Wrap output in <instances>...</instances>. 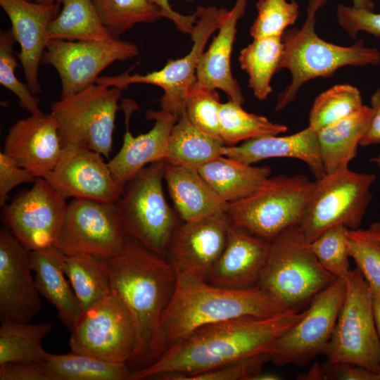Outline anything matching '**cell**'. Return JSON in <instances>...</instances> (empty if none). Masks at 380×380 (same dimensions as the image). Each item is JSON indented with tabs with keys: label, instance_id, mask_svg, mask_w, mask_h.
<instances>
[{
	"label": "cell",
	"instance_id": "obj_16",
	"mask_svg": "<svg viewBox=\"0 0 380 380\" xmlns=\"http://www.w3.org/2000/svg\"><path fill=\"white\" fill-rule=\"evenodd\" d=\"M43 177L17 195L1 210L6 228L29 251L54 245L68 203Z\"/></svg>",
	"mask_w": 380,
	"mask_h": 380
},
{
	"label": "cell",
	"instance_id": "obj_51",
	"mask_svg": "<svg viewBox=\"0 0 380 380\" xmlns=\"http://www.w3.org/2000/svg\"><path fill=\"white\" fill-rule=\"evenodd\" d=\"M372 308L375 325L380 339V291L372 292Z\"/></svg>",
	"mask_w": 380,
	"mask_h": 380
},
{
	"label": "cell",
	"instance_id": "obj_55",
	"mask_svg": "<svg viewBox=\"0 0 380 380\" xmlns=\"http://www.w3.org/2000/svg\"><path fill=\"white\" fill-rule=\"evenodd\" d=\"M370 162L375 164L379 167H380V154H379V155H377V156H376L374 157H372L370 159Z\"/></svg>",
	"mask_w": 380,
	"mask_h": 380
},
{
	"label": "cell",
	"instance_id": "obj_4",
	"mask_svg": "<svg viewBox=\"0 0 380 380\" xmlns=\"http://www.w3.org/2000/svg\"><path fill=\"white\" fill-rule=\"evenodd\" d=\"M328 0H309L305 20L300 28L286 30L279 70L287 69L291 82L278 94L275 110L285 108L307 82L331 76L344 66L379 65L380 51L359 41L349 46L322 39L315 31L316 15Z\"/></svg>",
	"mask_w": 380,
	"mask_h": 380
},
{
	"label": "cell",
	"instance_id": "obj_25",
	"mask_svg": "<svg viewBox=\"0 0 380 380\" xmlns=\"http://www.w3.org/2000/svg\"><path fill=\"white\" fill-rule=\"evenodd\" d=\"M224 156L249 165L272 158H295L308 165L316 180L326 175L317 132L310 126L287 136L268 135L245 141L239 146H225Z\"/></svg>",
	"mask_w": 380,
	"mask_h": 380
},
{
	"label": "cell",
	"instance_id": "obj_2",
	"mask_svg": "<svg viewBox=\"0 0 380 380\" xmlns=\"http://www.w3.org/2000/svg\"><path fill=\"white\" fill-rule=\"evenodd\" d=\"M287 310L258 286L227 289L177 275L174 294L163 312L138 369L156 360L195 330L229 319L268 317Z\"/></svg>",
	"mask_w": 380,
	"mask_h": 380
},
{
	"label": "cell",
	"instance_id": "obj_19",
	"mask_svg": "<svg viewBox=\"0 0 380 380\" xmlns=\"http://www.w3.org/2000/svg\"><path fill=\"white\" fill-rule=\"evenodd\" d=\"M30 251L7 228L0 230V318L31 322L42 308Z\"/></svg>",
	"mask_w": 380,
	"mask_h": 380
},
{
	"label": "cell",
	"instance_id": "obj_30",
	"mask_svg": "<svg viewBox=\"0 0 380 380\" xmlns=\"http://www.w3.org/2000/svg\"><path fill=\"white\" fill-rule=\"evenodd\" d=\"M225 146L222 140L196 128L185 112L172 127L164 160L167 164L198 170L213 159L224 156Z\"/></svg>",
	"mask_w": 380,
	"mask_h": 380
},
{
	"label": "cell",
	"instance_id": "obj_44",
	"mask_svg": "<svg viewBox=\"0 0 380 380\" xmlns=\"http://www.w3.org/2000/svg\"><path fill=\"white\" fill-rule=\"evenodd\" d=\"M270 360L269 354L241 359L221 367L184 377L182 380H251Z\"/></svg>",
	"mask_w": 380,
	"mask_h": 380
},
{
	"label": "cell",
	"instance_id": "obj_27",
	"mask_svg": "<svg viewBox=\"0 0 380 380\" xmlns=\"http://www.w3.org/2000/svg\"><path fill=\"white\" fill-rule=\"evenodd\" d=\"M164 179L177 213L192 221L226 212L222 199L195 169L165 163Z\"/></svg>",
	"mask_w": 380,
	"mask_h": 380
},
{
	"label": "cell",
	"instance_id": "obj_28",
	"mask_svg": "<svg viewBox=\"0 0 380 380\" xmlns=\"http://www.w3.org/2000/svg\"><path fill=\"white\" fill-rule=\"evenodd\" d=\"M370 106L363 105L353 114L317 131L326 174L348 168L372 117Z\"/></svg>",
	"mask_w": 380,
	"mask_h": 380
},
{
	"label": "cell",
	"instance_id": "obj_45",
	"mask_svg": "<svg viewBox=\"0 0 380 380\" xmlns=\"http://www.w3.org/2000/svg\"><path fill=\"white\" fill-rule=\"evenodd\" d=\"M336 18L339 25L351 39H355L360 32L380 37V13L338 4Z\"/></svg>",
	"mask_w": 380,
	"mask_h": 380
},
{
	"label": "cell",
	"instance_id": "obj_32",
	"mask_svg": "<svg viewBox=\"0 0 380 380\" xmlns=\"http://www.w3.org/2000/svg\"><path fill=\"white\" fill-rule=\"evenodd\" d=\"M52 328L49 322L1 321L0 366L8 363L44 362L48 353L44 350L42 342Z\"/></svg>",
	"mask_w": 380,
	"mask_h": 380
},
{
	"label": "cell",
	"instance_id": "obj_49",
	"mask_svg": "<svg viewBox=\"0 0 380 380\" xmlns=\"http://www.w3.org/2000/svg\"><path fill=\"white\" fill-rule=\"evenodd\" d=\"M370 104L372 113L369 127L360 142L362 147L380 144V88L371 96Z\"/></svg>",
	"mask_w": 380,
	"mask_h": 380
},
{
	"label": "cell",
	"instance_id": "obj_46",
	"mask_svg": "<svg viewBox=\"0 0 380 380\" xmlns=\"http://www.w3.org/2000/svg\"><path fill=\"white\" fill-rule=\"evenodd\" d=\"M37 177L21 167L2 151L0 152V205L6 202L10 191L17 186L27 182L34 183Z\"/></svg>",
	"mask_w": 380,
	"mask_h": 380
},
{
	"label": "cell",
	"instance_id": "obj_24",
	"mask_svg": "<svg viewBox=\"0 0 380 380\" xmlns=\"http://www.w3.org/2000/svg\"><path fill=\"white\" fill-rule=\"evenodd\" d=\"M248 0H236L218 28L206 51L200 57L196 68L194 87L207 90L219 89L232 100L242 105L244 98L234 78L231 69V55L236 34V26L243 15Z\"/></svg>",
	"mask_w": 380,
	"mask_h": 380
},
{
	"label": "cell",
	"instance_id": "obj_6",
	"mask_svg": "<svg viewBox=\"0 0 380 380\" xmlns=\"http://www.w3.org/2000/svg\"><path fill=\"white\" fill-rule=\"evenodd\" d=\"M315 186L300 174L269 177L248 196L229 203L226 214L231 224L272 241L299 224Z\"/></svg>",
	"mask_w": 380,
	"mask_h": 380
},
{
	"label": "cell",
	"instance_id": "obj_23",
	"mask_svg": "<svg viewBox=\"0 0 380 380\" xmlns=\"http://www.w3.org/2000/svg\"><path fill=\"white\" fill-rule=\"evenodd\" d=\"M146 118L154 120L152 129L133 137L127 123L121 148L108 162L114 180L122 189L146 165L165 159L171 131L179 119L163 109L148 110Z\"/></svg>",
	"mask_w": 380,
	"mask_h": 380
},
{
	"label": "cell",
	"instance_id": "obj_21",
	"mask_svg": "<svg viewBox=\"0 0 380 380\" xmlns=\"http://www.w3.org/2000/svg\"><path fill=\"white\" fill-rule=\"evenodd\" d=\"M63 151L53 115H30L8 129L3 152L36 177H44L56 165Z\"/></svg>",
	"mask_w": 380,
	"mask_h": 380
},
{
	"label": "cell",
	"instance_id": "obj_8",
	"mask_svg": "<svg viewBox=\"0 0 380 380\" xmlns=\"http://www.w3.org/2000/svg\"><path fill=\"white\" fill-rule=\"evenodd\" d=\"M124 89L95 83L52 103L51 113L56 118L63 147L84 148L108 158Z\"/></svg>",
	"mask_w": 380,
	"mask_h": 380
},
{
	"label": "cell",
	"instance_id": "obj_35",
	"mask_svg": "<svg viewBox=\"0 0 380 380\" xmlns=\"http://www.w3.org/2000/svg\"><path fill=\"white\" fill-rule=\"evenodd\" d=\"M283 51L282 37L255 38L241 50V67L248 75V86L259 100L272 92L271 79L277 70Z\"/></svg>",
	"mask_w": 380,
	"mask_h": 380
},
{
	"label": "cell",
	"instance_id": "obj_10",
	"mask_svg": "<svg viewBox=\"0 0 380 380\" xmlns=\"http://www.w3.org/2000/svg\"><path fill=\"white\" fill-rule=\"evenodd\" d=\"M345 281V298L325 355L329 362H348L379 374L380 339L372 291L357 267Z\"/></svg>",
	"mask_w": 380,
	"mask_h": 380
},
{
	"label": "cell",
	"instance_id": "obj_39",
	"mask_svg": "<svg viewBox=\"0 0 380 380\" xmlns=\"http://www.w3.org/2000/svg\"><path fill=\"white\" fill-rule=\"evenodd\" d=\"M348 249L372 292L380 291V222L348 230Z\"/></svg>",
	"mask_w": 380,
	"mask_h": 380
},
{
	"label": "cell",
	"instance_id": "obj_15",
	"mask_svg": "<svg viewBox=\"0 0 380 380\" xmlns=\"http://www.w3.org/2000/svg\"><path fill=\"white\" fill-rule=\"evenodd\" d=\"M139 54V48L131 42L68 41L50 39L42 63L57 71L61 82V96L65 98L96 83L99 74L118 61H125Z\"/></svg>",
	"mask_w": 380,
	"mask_h": 380
},
{
	"label": "cell",
	"instance_id": "obj_5",
	"mask_svg": "<svg viewBox=\"0 0 380 380\" xmlns=\"http://www.w3.org/2000/svg\"><path fill=\"white\" fill-rule=\"evenodd\" d=\"M336 279L320 265L295 225L271 241L257 286L287 309L297 310Z\"/></svg>",
	"mask_w": 380,
	"mask_h": 380
},
{
	"label": "cell",
	"instance_id": "obj_31",
	"mask_svg": "<svg viewBox=\"0 0 380 380\" xmlns=\"http://www.w3.org/2000/svg\"><path fill=\"white\" fill-rule=\"evenodd\" d=\"M62 8L50 23L49 39L110 41L113 39L103 25L91 0H61Z\"/></svg>",
	"mask_w": 380,
	"mask_h": 380
},
{
	"label": "cell",
	"instance_id": "obj_47",
	"mask_svg": "<svg viewBox=\"0 0 380 380\" xmlns=\"http://www.w3.org/2000/svg\"><path fill=\"white\" fill-rule=\"evenodd\" d=\"M322 366L323 380H380V374L348 362L327 361Z\"/></svg>",
	"mask_w": 380,
	"mask_h": 380
},
{
	"label": "cell",
	"instance_id": "obj_22",
	"mask_svg": "<svg viewBox=\"0 0 380 380\" xmlns=\"http://www.w3.org/2000/svg\"><path fill=\"white\" fill-rule=\"evenodd\" d=\"M270 248L271 241L231 224L225 247L208 281L235 289L257 286Z\"/></svg>",
	"mask_w": 380,
	"mask_h": 380
},
{
	"label": "cell",
	"instance_id": "obj_48",
	"mask_svg": "<svg viewBox=\"0 0 380 380\" xmlns=\"http://www.w3.org/2000/svg\"><path fill=\"white\" fill-rule=\"evenodd\" d=\"M0 380H49L43 363H8L0 366Z\"/></svg>",
	"mask_w": 380,
	"mask_h": 380
},
{
	"label": "cell",
	"instance_id": "obj_3",
	"mask_svg": "<svg viewBox=\"0 0 380 380\" xmlns=\"http://www.w3.org/2000/svg\"><path fill=\"white\" fill-rule=\"evenodd\" d=\"M112 293L129 310L137 344L128 366L139 368L175 290L177 275L165 256L126 235L122 251L104 259Z\"/></svg>",
	"mask_w": 380,
	"mask_h": 380
},
{
	"label": "cell",
	"instance_id": "obj_50",
	"mask_svg": "<svg viewBox=\"0 0 380 380\" xmlns=\"http://www.w3.org/2000/svg\"><path fill=\"white\" fill-rule=\"evenodd\" d=\"M148 1L159 7L164 13L165 18L172 20L180 31L189 33L191 35L196 21V15L195 13L189 15H182L172 8L169 4V0Z\"/></svg>",
	"mask_w": 380,
	"mask_h": 380
},
{
	"label": "cell",
	"instance_id": "obj_37",
	"mask_svg": "<svg viewBox=\"0 0 380 380\" xmlns=\"http://www.w3.org/2000/svg\"><path fill=\"white\" fill-rule=\"evenodd\" d=\"M103 25L114 39L138 23L165 18L163 11L148 0H91Z\"/></svg>",
	"mask_w": 380,
	"mask_h": 380
},
{
	"label": "cell",
	"instance_id": "obj_1",
	"mask_svg": "<svg viewBox=\"0 0 380 380\" xmlns=\"http://www.w3.org/2000/svg\"><path fill=\"white\" fill-rule=\"evenodd\" d=\"M305 312L290 309L268 317H241L202 327L151 364L132 371L129 379L182 380L241 359L270 355L277 340Z\"/></svg>",
	"mask_w": 380,
	"mask_h": 380
},
{
	"label": "cell",
	"instance_id": "obj_56",
	"mask_svg": "<svg viewBox=\"0 0 380 380\" xmlns=\"http://www.w3.org/2000/svg\"><path fill=\"white\" fill-rule=\"evenodd\" d=\"M60 1H61V0H56V1H57L58 3H59V4H60Z\"/></svg>",
	"mask_w": 380,
	"mask_h": 380
},
{
	"label": "cell",
	"instance_id": "obj_54",
	"mask_svg": "<svg viewBox=\"0 0 380 380\" xmlns=\"http://www.w3.org/2000/svg\"><path fill=\"white\" fill-rule=\"evenodd\" d=\"M27 1L39 3V4H54L57 2L56 0H27Z\"/></svg>",
	"mask_w": 380,
	"mask_h": 380
},
{
	"label": "cell",
	"instance_id": "obj_20",
	"mask_svg": "<svg viewBox=\"0 0 380 380\" xmlns=\"http://www.w3.org/2000/svg\"><path fill=\"white\" fill-rule=\"evenodd\" d=\"M11 23L13 38L20 45L15 55L23 66L27 84L34 95L41 92L39 64L49 42L50 23L61 11V4H44L27 0H0Z\"/></svg>",
	"mask_w": 380,
	"mask_h": 380
},
{
	"label": "cell",
	"instance_id": "obj_53",
	"mask_svg": "<svg viewBox=\"0 0 380 380\" xmlns=\"http://www.w3.org/2000/svg\"><path fill=\"white\" fill-rule=\"evenodd\" d=\"M281 377L271 372H262V371L255 375L251 380H279Z\"/></svg>",
	"mask_w": 380,
	"mask_h": 380
},
{
	"label": "cell",
	"instance_id": "obj_11",
	"mask_svg": "<svg viewBox=\"0 0 380 380\" xmlns=\"http://www.w3.org/2000/svg\"><path fill=\"white\" fill-rule=\"evenodd\" d=\"M227 10L215 6L198 7L191 37L193 46L183 58L170 60L160 70L141 75L127 71L114 76H99L96 83L108 87L127 88L132 84H148L160 87L163 95L160 108L179 118L185 113L186 102L191 88L196 82V68L210 37L217 30Z\"/></svg>",
	"mask_w": 380,
	"mask_h": 380
},
{
	"label": "cell",
	"instance_id": "obj_13",
	"mask_svg": "<svg viewBox=\"0 0 380 380\" xmlns=\"http://www.w3.org/2000/svg\"><path fill=\"white\" fill-rule=\"evenodd\" d=\"M346 282L336 278L310 301L303 318L276 341L270 360L277 366L307 365L325 355L343 303Z\"/></svg>",
	"mask_w": 380,
	"mask_h": 380
},
{
	"label": "cell",
	"instance_id": "obj_38",
	"mask_svg": "<svg viewBox=\"0 0 380 380\" xmlns=\"http://www.w3.org/2000/svg\"><path fill=\"white\" fill-rule=\"evenodd\" d=\"M363 106L360 91L350 84H336L319 94L309 114V125L316 130L327 127Z\"/></svg>",
	"mask_w": 380,
	"mask_h": 380
},
{
	"label": "cell",
	"instance_id": "obj_14",
	"mask_svg": "<svg viewBox=\"0 0 380 380\" xmlns=\"http://www.w3.org/2000/svg\"><path fill=\"white\" fill-rule=\"evenodd\" d=\"M126 235L115 203L72 198L53 246L67 255L107 259L122 251Z\"/></svg>",
	"mask_w": 380,
	"mask_h": 380
},
{
	"label": "cell",
	"instance_id": "obj_7",
	"mask_svg": "<svg viewBox=\"0 0 380 380\" xmlns=\"http://www.w3.org/2000/svg\"><path fill=\"white\" fill-rule=\"evenodd\" d=\"M165 162L149 164L128 180L115 202L125 234L165 256L178 226L163 189Z\"/></svg>",
	"mask_w": 380,
	"mask_h": 380
},
{
	"label": "cell",
	"instance_id": "obj_36",
	"mask_svg": "<svg viewBox=\"0 0 380 380\" xmlns=\"http://www.w3.org/2000/svg\"><path fill=\"white\" fill-rule=\"evenodd\" d=\"M219 119L220 137L226 146L260 137L278 135L288 130L287 126L272 122L265 116L250 113L232 100L221 103Z\"/></svg>",
	"mask_w": 380,
	"mask_h": 380
},
{
	"label": "cell",
	"instance_id": "obj_26",
	"mask_svg": "<svg viewBox=\"0 0 380 380\" xmlns=\"http://www.w3.org/2000/svg\"><path fill=\"white\" fill-rule=\"evenodd\" d=\"M30 264L38 291L56 309L72 331L83 311L63 270L65 254L56 246L30 251Z\"/></svg>",
	"mask_w": 380,
	"mask_h": 380
},
{
	"label": "cell",
	"instance_id": "obj_9",
	"mask_svg": "<svg viewBox=\"0 0 380 380\" xmlns=\"http://www.w3.org/2000/svg\"><path fill=\"white\" fill-rule=\"evenodd\" d=\"M373 173L357 172L349 168L326 174L315 180V186L298 224L307 243L327 229L343 225L359 229L372 199Z\"/></svg>",
	"mask_w": 380,
	"mask_h": 380
},
{
	"label": "cell",
	"instance_id": "obj_29",
	"mask_svg": "<svg viewBox=\"0 0 380 380\" xmlns=\"http://www.w3.org/2000/svg\"><path fill=\"white\" fill-rule=\"evenodd\" d=\"M198 171L222 199L232 203L255 191L270 176L272 170L220 156Z\"/></svg>",
	"mask_w": 380,
	"mask_h": 380
},
{
	"label": "cell",
	"instance_id": "obj_58",
	"mask_svg": "<svg viewBox=\"0 0 380 380\" xmlns=\"http://www.w3.org/2000/svg\"><path fill=\"white\" fill-rule=\"evenodd\" d=\"M258 1H261V0H258Z\"/></svg>",
	"mask_w": 380,
	"mask_h": 380
},
{
	"label": "cell",
	"instance_id": "obj_12",
	"mask_svg": "<svg viewBox=\"0 0 380 380\" xmlns=\"http://www.w3.org/2000/svg\"><path fill=\"white\" fill-rule=\"evenodd\" d=\"M71 332V351L127 365L134 355L137 344L134 323L114 293L83 312Z\"/></svg>",
	"mask_w": 380,
	"mask_h": 380
},
{
	"label": "cell",
	"instance_id": "obj_43",
	"mask_svg": "<svg viewBox=\"0 0 380 380\" xmlns=\"http://www.w3.org/2000/svg\"><path fill=\"white\" fill-rule=\"evenodd\" d=\"M220 105L215 90H207L193 85L186 99L185 112L196 128L222 140L219 119Z\"/></svg>",
	"mask_w": 380,
	"mask_h": 380
},
{
	"label": "cell",
	"instance_id": "obj_59",
	"mask_svg": "<svg viewBox=\"0 0 380 380\" xmlns=\"http://www.w3.org/2000/svg\"><path fill=\"white\" fill-rule=\"evenodd\" d=\"M380 374V373H379Z\"/></svg>",
	"mask_w": 380,
	"mask_h": 380
},
{
	"label": "cell",
	"instance_id": "obj_34",
	"mask_svg": "<svg viewBox=\"0 0 380 380\" xmlns=\"http://www.w3.org/2000/svg\"><path fill=\"white\" fill-rule=\"evenodd\" d=\"M63 266L83 312L112 293L103 258L65 255Z\"/></svg>",
	"mask_w": 380,
	"mask_h": 380
},
{
	"label": "cell",
	"instance_id": "obj_42",
	"mask_svg": "<svg viewBox=\"0 0 380 380\" xmlns=\"http://www.w3.org/2000/svg\"><path fill=\"white\" fill-rule=\"evenodd\" d=\"M14 41L11 29L1 32L0 84L18 97L22 108L31 115H41L43 112L39 107V99L32 93L28 85L21 82L15 74L18 63L14 56Z\"/></svg>",
	"mask_w": 380,
	"mask_h": 380
},
{
	"label": "cell",
	"instance_id": "obj_57",
	"mask_svg": "<svg viewBox=\"0 0 380 380\" xmlns=\"http://www.w3.org/2000/svg\"><path fill=\"white\" fill-rule=\"evenodd\" d=\"M379 183H380V177H379Z\"/></svg>",
	"mask_w": 380,
	"mask_h": 380
},
{
	"label": "cell",
	"instance_id": "obj_52",
	"mask_svg": "<svg viewBox=\"0 0 380 380\" xmlns=\"http://www.w3.org/2000/svg\"><path fill=\"white\" fill-rule=\"evenodd\" d=\"M353 6L371 11H374L375 4L373 0H353Z\"/></svg>",
	"mask_w": 380,
	"mask_h": 380
},
{
	"label": "cell",
	"instance_id": "obj_17",
	"mask_svg": "<svg viewBox=\"0 0 380 380\" xmlns=\"http://www.w3.org/2000/svg\"><path fill=\"white\" fill-rule=\"evenodd\" d=\"M230 226L226 212L178 224L165 253L177 275L208 281L225 247Z\"/></svg>",
	"mask_w": 380,
	"mask_h": 380
},
{
	"label": "cell",
	"instance_id": "obj_40",
	"mask_svg": "<svg viewBox=\"0 0 380 380\" xmlns=\"http://www.w3.org/2000/svg\"><path fill=\"white\" fill-rule=\"evenodd\" d=\"M348 230L343 225L334 226L308 243L320 265L336 278L344 280L350 272Z\"/></svg>",
	"mask_w": 380,
	"mask_h": 380
},
{
	"label": "cell",
	"instance_id": "obj_41",
	"mask_svg": "<svg viewBox=\"0 0 380 380\" xmlns=\"http://www.w3.org/2000/svg\"><path fill=\"white\" fill-rule=\"evenodd\" d=\"M256 8L258 15L250 29L253 39L282 37L299 15V6L293 0L258 1Z\"/></svg>",
	"mask_w": 380,
	"mask_h": 380
},
{
	"label": "cell",
	"instance_id": "obj_18",
	"mask_svg": "<svg viewBox=\"0 0 380 380\" xmlns=\"http://www.w3.org/2000/svg\"><path fill=\"white\" fill-rule=\"evenodd\" d=\"M44 178L65 199L115 203L122 193L101 153L74 146L63 147L56 165Z\"/></svg>",
	"mask_w": 380,
	"mask_h": 380
},
{
	"label": "cell",
	"instance_id": "obj_33",
	"mask_svg": "<svg viewBox=\"0 0 380 380\" xmlns=\"http://www.w3.org/2000/svg\"><path fill=\"white\" fill-rule=\"evenodd\" d=\"M44 366L49 380H127L132 374L127 364L73 351L62 355L48 353Z\"/></svg>",
	"mask_w": 380,
	"mask_h": 380
}]
</instances>
